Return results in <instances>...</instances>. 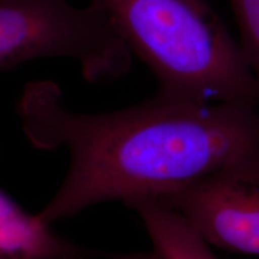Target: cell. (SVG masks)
I'll return each instance as SVG.
<instances>
[{
    "label": "cell",
    "mask_w": 259,
    "mask_h": 259,
    "mask_svg": "<svg viewBox=\"0 0 259 259\" xmlns=\"http://www.w3.org/2000/svg\"><path fill=\"white\" fill-rule=\"evenodd\" d=\"M151 202L183 216L210 246L259 257V150Z\"/></svg>",
    "instance_id": "obj_4"
},
{
    "label": "cell",
    "mask_w": 259,
    "mask_h": 259,
    "mask_svg": "<svg viewBox=\"0 0 259 259\" xmlns=\"http://www.w3.org/2000/svg\"><path fill=\"white\" fill-rule=\"evenodd\" d=\"M37 59L76 61L84 79L101 83L126 76L132 53L93 3L0 0V70Z\"/></svg>",
    "instance_id": "obj_3"
},
{
    "label": "cell",
    "mask_w": 259,
    "mask_h": 259,
    "mask_svg": "<svg viewBox=\"0 0 259 259\" xmlns=\"http://www.w3.org/2000/svg\"><path fill=\"white\" fill-rule=\"evenodd\" d=\"M150 239L147 252L121 253L120 259H219L210 245L179 213L154 202L136 205Z\"/></svg>",
    "instance_id": "obj_6"
},
{
    "label": "cell",
    "mask_w": 259,
    "mask_h": 259,
    "mask_svg": "<svg viewBox=\"0 0 259 259\" xmlns=\"http://www.w3.org/2000/svg\"><path fill=\"white\" fill-rule=\"evenodd\" d=\"M41 150L64 148L69 169L38 212L48 225L97 204L156 200L259 150V107L153 99L111 113L67 109L51 80H32L17 105Z\"/></svg>",
    "instance_id": "obj_1"
},
{
    "label": "cell",
    "mask_w": 259,
    "mask_h": 259,
    "mask_svg": "<svg viewBox=\"0 0 259 259\" xmlns=\"http://www.w3.org/2000/svg\"><path fill=\"white\" fill-rule=\"evenodd\" d=\"M78 246L52 231L0 190V259H66L88 257Z\"/></svg>",
    "instance_id": "obj_5"
},
{
    "label": "cell",
    "mask_w": 259,
    "mask_h": 259,
    "mask_svg": "<svg viewBox=\"0 0 259 259\" xmlns=\"http://www.w3.org/2000/svg\"><path fill=\"white\" fill-rule=\"evenodd\" d=\"M242 51L259 89V0H228Z\"/></svg>",
    "instance_id": "obj_7"
},
{
    "label": "cell",
    "mask_w": 259,
    "mask_h": 259,
    "mask_svg": "<svg viewBox=\"0 0 259 259\" xmlns=\"http://www.w3.org/2000/svg\"><path fill=\"white\" fill-rule=\"evenodd\" d=\"M153 72L156 95L259 107V89L239 40L208 0H92Z\"/></svg>",
    "instance_id": "obj_2"
},
{
    "label": "cell",
    "mask_w": 259,
    "mask_h": 259,
    "mask_svg": "<svg viewBox=\"0 0 259 259\" xmlns=\"http://www.w3.org/2000/svg\"><path fill=\"white\" fill-rule=\"evenodd\" d=\"M66 259H87V257H80V258H66Z\"/></svg>",
    "instance_id": "obj_8"
}]
</instances>
